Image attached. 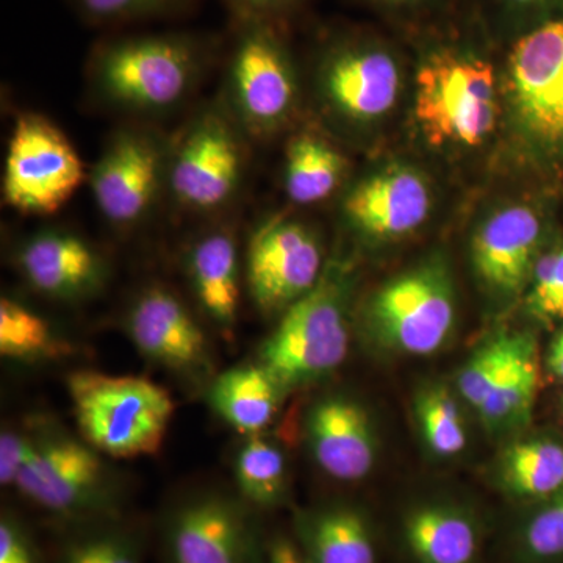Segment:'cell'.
I'll use <instances>...</instances> for the list:
<instances>
[{
	"label": "cell",
	"mask_w": 563,
	"mask_h": 563,
	"mask_svg": "<svg viewBox=\"0 0 563 563\" xmlns=\"http://www.w3.org/2000/svg\"><path fill=\"white\" fill-rule=\"evenodd\" d=\"M168 154L154 133L124 129L107 144L90 174L96 206L118 228L147 217L166 187Z\"/></svg>",
	"instance_id": "cell-14"
},
{
	"label": "cell",
	"mask_w": 563,
	"mask_h": 563,
	"mask_svg": "<svg viewBox=\"0 0 563 563\" xmlns=\"http://www.w3.org/2000/svg\"><path fill=\"white\" fill-rule=\"evenodd\" d=\"M213 49L210 38L196 33L114 36L95 47L88 74L110 106L131 113H165L191 95Z\"/></svg>",
	"instance_id": "cell-1"
},
{
	"label": "cell",
	"mask_w": 563,
	"mask_h": 563,
	"mask_svg": "<svg viewBox=\"0 0 563 563\" xmlns=\"http://www.w3.org/2000/svg\"><path fill=\"white\" fill-rule=\"evenodd\" d=\"M324 269L321 244L302 222L273 218L252 233L246 279L262 313H284L313 290Z\"/></svg>",
	"instance_id": "cell-13"
},
{
	"label": "cell",
	"mask_w": 563,
	"mask_h": 563,
	"mask_svg": "<svg viewBox=\"0 0 563 563\" xmlns=\"http://www.w3.org/2000/svg\"><path fill=\"white\" fill-rule=\"evenodd\" d=\"M33 432L18 493L60 525L121 515L120 492L101 453L55 426L40 424Z\"/></svg>",
	"instance_id": "cell-5"
},
{
	"label": "cell",
	"mask_w": 563,
	"mask_h": 563,
	"mask_svg": "<svg viewBox=\"0 0 563 563\" xmlns=\"http://www.w3.org/2000/svg\"><path fill=\"white\" fill-rule=\"evenodd\" d=\"M533 344L536 340L529 333L504 332L477 347L459 372L457 391L463 401L476 412L504 374Z\"/></svg>",
	"instance_id": "cell-30"
},
{
	"label": "cell",
	"mask_w": 563,
	"mask_h": 563,
	"mask_svg": "<svg viewBox=\"0 0 563 563\" xmlns=\"http://www.w3.org/2000/svg\"><path fill=\"white\" fill-rule=\"evenodd\" d=\"M496 483L515 499H547L563 488V446L550 439L507 444L496 463Z\"/></svg>",
	"instance_id": "cell-25"
},
{
	"label": "cell",
	"mask_w": 563,
	"mask_h": 563,
	"mask_svg": "<svg viewBox=\"0 0 563 563\" xmlns=\"http://www.w3.org/2000/svg\"><path fill=\"white\" fill-rule=\"evenodd\" d=\"M225 84L229 114L243 133L269 135L288 121L298 80L284 24L235 21Z\"/></svg>",
	"instance_id": "cell-7"
},
{
	"label": "cell",
	"mask_w": 563,
	"mask_h": 563,
	"mask_svg": "<svg viewBox=\"0 0 563 563\" xmlns=\"http://www.w3.org/2000/svg\"><path fill=\"white\" fill-rule=\"evenodd\" d=\"M70 404L81 439L111 459L157 454L169 431L176 404L146 377L113 376L79 369L68 376Z\"/></svg>",
	"instance_id": "cell-4"
},
{
	"label": "cell",
	"mask_w": 563,
	"mask_h": 563,
	"mask_svg": "<svg viewBox=\"0 0 563 563\" xmlns=\"http://www.w3.org/2000/svg\"><path fill=\"white\" fill-rule=\"evenodd\" d=\"M285 391L262 363H247L211 380L209 402L214 412L244 437L263 433L276 417Z\"/></svg>",
	"instance_id": "cell-23"
},
{
	"label": "cell",
	"mask_w": 563,
	"mask_h": 563,
	"mask_svg": "<svg viewBox=\"0 0 563 563\" xmlns=\"http://www.w3.org/2000/svg\"><path fill=\"white\" fill-rule=\"evenodd\" d=\"M240 498L254 510H273L288 499L287 459L262 433L246 437L235 459Z\"/></svg>",
	"instance_id": "cell-27"
},
{
	"label": "cell",
	"mask_w": 563,
	"mask_h": 563,
	"mask_svg": "<svg viewBox=\"0 0 563 563\" xmlns=\"http://www.w3.org/2000/svg\"><path fill=\"white\" fill-rule=\"evenodd\" d=\"M81 20L92 25H121L173 13L188 0H69Z\"/></svg>",
	"instance_id": "cell-35"
},
{
	"label": "cell",
	"mask_w": 563,
	"mask_h": 563,
	"mask_svg": "<svg viewBox=\"0 0 563 563\" xmlns=\"http://www.w3.org/2000/svg\"><path fill=\"white\" fill-rule=\"evenodd\" d=\"M291 532L307 563H377L372 521L354 504L325 503L299 509Z\"/></svg>",
	"instance_id": "cell-20"
},
{
	"label": "cell",
	"mask_w": 563,
	"mask_h": 563,
	"mask_svg": "<svg viewBox=\"0 0 563 563\" xmlns=\"http://www.w3.org/2000/svg\"><path fill=\"white\" fill-rule=\"evenodd\" d=\"M413 111L432 146H479L499 117L495 65L470 41H429L415 76Z\"/></svg>",
	"instance_id": "cell-2"
},
{
	"label": "cell",
	"mask_w": 563,
	"mask_h": 563,
	"mask_svg": "<svg viewBox=\"0 0 563 563\" xmlns=\"http://www.w3.org/2000/svg\"><path fill=\"white\" fill-rule=\"evenodd\" d=\"M504 84L521 139L547 155H563V16L507 43Z\"/></svg>",
	"instance_id": "cell-8"
},
{
	"label": "cell",
	"mask_w": 563,
	"mask_h": 563,
	"mask_svg": "<svg viewBox=\"0 0 563 563\" xmlns=\"http://www.w3.org/2000/svg\"><path fill=\"white\" fill-rule=\"evenodd\" d=\"M351 273L343 263L325 266L320 282L288 307L258 351L285 393L320 383L350 352Z\"/></svg>",
	"instance_id": "cell-3"
},
{
	"label": "cell",
	"mask_w": 563,
	"mask_h": 563,
	"mask_svg": "<svg viewBox=\"0 0 563 563\" xmlns=\"http://www.w3.org/2000/svg\"><path fill=\"white\" fill-rule=\"evenodd\" d=\"M187 272L196 299L222 331L232 332L240 310V255L228 231L206 233L187 257Z\"/></svg>",
	"instance_id": "cell-22"
},
{
	"label": "cell",
	"mask_w": 563,
	"mask_h": 563,
	"mask_svg": "<svg viewBox=\"0 0 563 563\" xmlns=\"http://www.w3.org/2000/svg\"><path fill=\"white\" fill-rule=\"evenodd\" d=\"M379 9L388 10L393 14H422L428 13L440 0H368Z\"/></svg>",
	"instance_id": "cell-40"
},
{
	"label": "cell",
	"mask_w": 563,
	"mask_h": 563,
	"mask_svg": "<svg viewBox=\"0 0 563 563\" xmlns=\"http://www.w3.org/2000/svg\"><path fill=\"white\" fill-rule=\"evenodd\" d=\"M125 331L144 357L185 379L199 383L213 369L201 325L166 288H147L136 296L125 317Z\"/></svg>",
	"instance_id": "cell-15"
},
{
	"label": "cell",
	"mask_w": 563,
	"mask_h": 563,
	"mask_svg": "<svg viewBox=\"0 0 563 563\" xmlns=\"http://www.w3.org/2000/svg\"><path fill=\"white\" fill-rule=\"evenodd\" d=\"M303 429L314 463L332 479L358 483L372 474L379 442L361 402L344 395L322 396L310 406Z\"/></svg>",
	"instance_id": "cell-16"
},
{
	"label": "cell",
	"mask_w": 563,
	"mask_h": 563,
	"mask_svg": "<svg viewBox=\"0 0 563 563\" xmlns=\"http://www.w3.org/2000/svg\"><path fill=\"white\" fill-rule=\"evenodd\" d=\"M343 155L312 133L295 136L285 157V190L299 206L325 201L339 188L344 174Z\"/></svg>",
	"instance_id": "cell-26"
},
{
	"label": "cell",
	"mask_w": 563,
	"mask_h": 563,
	"mask_svg": "<svg viewBox=\"0 0 563 563\" xmlns=\"http://www.w3.org/2000/svg\"><path fill=\"white\" fill-rule=\"evenodd\" d=\"M526 309L536 320L563 321V246L537 261Z\"/></svg>",
	"instance_id": "cell-34"
},
{
	"label": "cell",
	"mask_w": 563,
	"mask_h": 563,
	"mask_svg": "<svg viewBox=\"0 0 563 563\" xmlns=\"http://www.w3.org/2000/svg\"><path fill=\"white\" fill-rule=\"evenodd\" d=\"M263 563H307L292 532L265 533Z\"/></svg>",
	"instance_id": "cell-39"
},
{
	"label": "cell",
	"mask_w": 563,
	"mask_h": 563,
	"mask_svg": "<svg viewBox=\"0 0 563 563\" xmlns=\"http://www.w3.org/2000/svg\"><path fill=\"white\" fill-rule=\"evenodd\" d=\"M432 196L420 173L391 166L355 185L343 211L357 231L374 239H399L424 224Z\"/></svg>",
	"instance_id": "cell-17"
},
{
	"label": "cell",
	"mask_w": 563,
	"mask_h": 563,
	"mask_svg": "<svg viewBox=\"0 0 563 563\" xmlns=\"http://www.w3.org/2000/svg\"><path fill=\"white\" fill-rule=\"evenodd\" d=\"M457 301L453 277L440 258L422 262L384 284L363 309V331L379 350L424 357L453 335Z\"/></svg>",
	"instance_id": "cell-6"
},
{
	"label": "cell",
	"mask_w": 563,
	"mask_h": 563,
	"mask_svg": "<svg viewBox=\"0 0 563 563\" xmlns=\"http://www.w3.org/2000/svg\"><path fill=\"white\" fill-rule=\"evenodd\" d=\"M479 20L488 24L506 44L518 35L563 16V0H477Z\"/></svg>",
	"instance_id": "cell-33"
},
{
	"label": "cell",
	"mask_w": 563,
	"mask_h": 563,
	"mask_svg": "<svg viewBox=\"0 0 563 563\" xmlns=\"http://www.w3.org/2000/svg\"><path fill=\"white\" fill-rule=\"evenodd\" d=\"M62 526L54 563H144L146 532L122 515Z\"/></svg>",
	"instance_id": "cell-24"
},
{
	"label": "cell",
	"mask_w": 563,
	"mask_h": 563,
	"mask_svg": "<svg viewBox=\"0 0 563 563\" xmlns=\"http://www.w3.org/2000/svg\"><path fill=\"white\" fill-rule=\"evenodd\" d=\"M542 222L526 206L493 213L473 236V265L485 287L501 296L525 290L536 268Z\"/></svg>",
	"instance_id": "cell-18"
},
{
	"label": "cell",
	"mask_w": 563,
	"mask_h": 563,
	"mask_svg": "<svg viewBox=\"0 0 563 563\" xmlns=\"http://www.w3.org/2000/svg\"><path fill=\"white\" fill-rule=\"evenodd\" d=\"M543 501L518 531L521 562L547 563L563 558V488Z\"/></svg>",
	"instance_id": "cell-32"
},
{
	"label": "cell",
	"mask_w": 563,
	"mask_h": 563,
	"mask_svg": "<svg viewBox=\"0 0 563 563\" xmlns=\"http://www.w3.org/2000/svg\"><path fill=\"white\" fill-rule=\"evenodd\" d=\"M161 537L166 563H263L257 510L222 493L176 504L163 517Z\"/></svg>",
	"instance_id": "cell-9"
},
{
	"label": "cell",
	"mask_w": 563,
	"mask_h": 563,
	"mask_svg": "<svg viewBox=\"0 0 563 563\" xmlns=\"http://www.w3.org/2000/svg\"><path fill=\"white\" fill-rule=\"evenodd\" d=\"M413 413L426 446L442 459L463 453L468 442L465 418L454 393L442 384L422 387L413 399Z\"/></svg>",
	"instance_id": "cell-31"
},
{
	"label": "cell",
	"mask_w": 563,
	"mask_h": 563,
	"mask_svg": "<svg viewBox=\"0 0 563 563\" xmlns=\"http://www.w3.org/2000/svg\"><path fill=\"white\" fill-rule=\"evenodd\" d=\"M35 432L5 429L0 435V484L14 488L31 457Z\"/></svg>",
	"instance_id": "cell-37"
},
{
	"label": "cell",
	"mask_w": 563,
	"mask_h": 563,
	"mask_svg": "<svg viewBox=\"0 0 563 563\" xmlns=\"http://www.w3.org/2000/svg\"><path fill=\"white\" fill-rule=\"evenodd\" d=\"M539 380V358L537 344H533L504 374L483 406L476 410L485 428L493 433H512L523 428L531 420Z\"/></svg>",
	"instance_id": "cell-28"
},
{
	"label": "cell",
	"mask_w": 563,
	"mask_h": 563,
	"mask_svg": "<svg viewBox=\"0 0 563 563\" xmlns=\"http://www.w3.org/2000/svg\"><path fill=\"white\" fill-rule=\"evenodd\" d=\"M70 346L41 314L11 298L0 301V354L10 361H58Z\"/></svg>",
	"instance_id": "cell-29"
},
{
	"label": "cell",
	"mask_w": 563,
	"mask_h": 563,
	"mask_svg": "<svg viewBox=\"0 0 563 563\" xmlns=\"http://www.w3.org/2000/svg\"><path fill=\"white\" fill-rule=\"evenodd\" d=\"M243 132L228 110L206 109L190 122L168 154L166 187L191 211L221 209L244 176Z\"/></svg>",
	"instance_id": "cell-11"
},
{
	"label": "cell",
	"mask_w": 563,
	"mask_h": 563,
	"mask_svg": "<svg viewBox=\"0 0 563 563\" xmlns=\"http://www.w3.org/2000/svg\"><path fill=\"white\" fill-rule=\"evenodd\" d=\"M16 263L33 290L66 301L98 291L107 276L102 255L70 232L36 233L22 244Z\"/></svg>",
	"instance_id": "cell-19"
},
{
	"label": "cell",
	"mask_w": 563,
	"mask_h": 563,
	"mask_svg": "<svg viewBox=\"0 0 563 563\" xmlns=\"http://www.w3.org/2000/svg\"><path fill=\"white\" fill-rule=\"evenodd\" d=\"M548 366L551 373L558 379L563 380V329L558 333L553 344H551L550 355H548Z\"/></svg>",
	"instance_id": "cell-41"
},
{
	"label": "cell",
	"mask_w": 563,
	"mask_h": 563,
	"mask_svg": "<svg viewBox=\"0 0 563 563\" xmlns=\"http://www.w3.org/2000/svg\"><path fill=\"white\" fill-rule=\"evenodd\" d=\"M401 532L415 563H476L483 547L479 518L455 503L418 504L404 517Z\"/></svg>",
	"instance_id": "cell-21"
},
{
	"label": "cell",
	"mask_w": 563,
	"mask_h": 563,
	"mask_svg": "<svg viewBox=\"0 0 563 563\" xmlns=\"http://www.w3.org/2000/svg\"><path fill=\"white\" fill-rule=\"evenodd\" d=\"M0 563H44L31 529L11 510L0 517Z\"/></svg>",
	"instance_id": "cell-36"
},
{
	"label": "cell",
	"mask_w": 563,
	"mask_h": 563,
	"mask_svg": "<svg viewBox=\"0 0 563 563\" xmlns=\"http://www.w3.org/2000/svg\"><path fill=\"white\" fill-rule=\"evenodd\" d=\"M76 147L47 118L25 113L14 122L3 173V199L21 213L47 217L85 181Z\"/></svg>",
	"instance_id": "cell-10"
},
{
	"label": "cell",
	"mask_w": 563,
	"mask_h": 563,
	"mask_svg": "<svg viewBox=\"0 0 563 563\" xmlns=\"http://www.w3.org/2000/svg\"><path fill=\"white\" fill-rule=\"evenodd\" d=\"M318 79L336 114L369 122L383 118L398 101L401 66L383 41L365 33H340L322 51Z\"/></svg>",
	"instance_id": "cell-12"
},
{
	"label": "cell",
	"mask_w": 563,
	"mask_h": 563,
	"mask_svg": "<svg viewBox=\"0 0 563 563\" xmlns=\"http://www.w3.org/2000/svg\"><path fill=\"white\" fill-rule=\"evenodd\" d=\"M233 21H265L285 24L306 0H224Z\"/></svg>",
	"instance_id": "cell-38"
}]
</instances>
